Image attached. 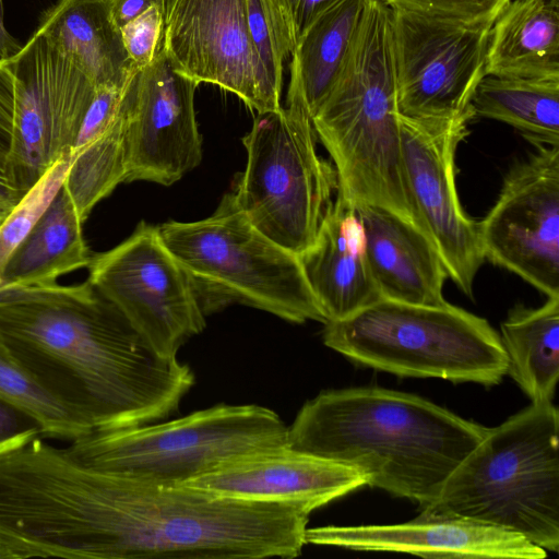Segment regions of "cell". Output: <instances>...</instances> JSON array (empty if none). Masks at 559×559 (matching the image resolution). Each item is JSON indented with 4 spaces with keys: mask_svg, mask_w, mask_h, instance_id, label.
<instances>
[{
    "mask_svg": "<svg viewBox=\"0 0 559 559\" xmlns=\"http://www.w3.org/2000/svg\"><path fill=\"white\" fill-rule=\"evenodd\" d=\"M310 513L103 472L39 439L0 463V540L31 557L295 558Z\"/></svg>",
    "mask_w": 559,
    "mask_h": 559,
    "instance_id": "6da1fadb",
    "label": "cell"
},
{
    "mask_svg": "<svg viewBox=\"0 0 559 559\" xmlns=\"http://www.w3.org/2000/svg\"><path fill=\"white\" fill-rule=\"evenodd\" d=\"M0 345L92 430L166 419L194 383L88 281L0 289Z\"/></svg>",
    "mask_w": 559,
    "mask_h": 559,
    "instance_id": "7a4b0ae2",
    "label": "cell"
},
{
    "mask_svg": "<svg viewBox=\"0 0 559 559\" xmlns=\"http://www.w3.org/2000/svg\"><path fill=\"white\" fill-rule=\"evenodd\" d=\"M488 430L414 394L350 388L306 402L288 427L287 445L352 466L370 487L425 508Z\"/></svg>",
    "mask_w": 559,
    "mask_h": 559,
    "instance_id": "3957f363",
    "label": "cell"
},
{
    "mask_svg": "<svg viewBox=\"0 0 559 559\" xmlns=\"http://www.w3.org/2000/svg\"><path fill=\"white\" fill-rule=\"evenodd\" d=\"M392 24L384 8L365 12L340 72L311 119L336 170L337 195L354 206L388 209L431 238L403 165Z\"/></svg>",
    "mask_w": 559,
    "mask_h": 559,
    "instance_id": "277c9868",
    "label": "cell"
},
{
    "mask_svg": "<svg viewBox=\"0 0 559 559\" xmlns=\"http://www.w3.org/2000/svg\"><path fill=\"white\" fill-rule=\"evenodd\" d=\"M558 448V408L551 401L532 403L489 428L425 508L514 532L557 552Z\"/></svg>",
    "mask_w": 559,
    "mask_h": 559,
    "instance_id": "5b68a950",
    "label": "cell"
},
{
    "mask_svg": "<svg viewBox=\"0 0 559 559\" xmlns=\"http://www.w3.org/2000/svg\"><path fill=\"white\" fill-rule=\"evenodd\" d=\"M324 344L352 361L400 377L500 383L508 358L500 335L478 316L447 304L388 299L324 323Z\"/></svg>",
    "mask_w": 559,
    "mask_h": 559,
    "instance_id": "8992f818",
    "label": "cell"
},
{
    "mask_svg": "<svg viewBox=\"0 0 559 559\" xmlns=\"http://www.w3.org/2000/svg\"><path fill=\"white\" fill-rule=\"evenodd\" d=\"M158 229L191 278L205 316L237 302L293 323H325L298 255L259 231L233 191L210 217L168 221Z\"/></svg>",
    "mask_w": 559,
    "mask_h": 559,
    "instance_id": "52a82bcc",
    "label": "cell"
},
{
    "mask_svg": "<svg viewBox=\"0 0 559 559\" xmlns=\"http://www.w3.org/2000/svg\"><path fill=\"white\" fill-rule=\"evenodd\" d=\"M317 141L300 91L289 81L285 106L258 114L242 138L247 163L233 190L249 222L296 255L313 243L338 188Z\"/></svg>",
    "mask_w": 559,
    "mask_h": 559,
    "instance_id": "ba28073f",
    "label": "cell"
},
{
    "mask_svg": "<svg viewBox=\"0 0 559 559\" xmlns=\"http://www.w3.org/2000/svg\"><path fill=\"white\" fill-rule=\"evenodd\" d=\"M287 435L269 408L219 404L174 420L92 430L68 449L103 472L180 486L246 453L287 445Z\"/></svg>",
    "mask_w": 559,
    "mask_h": 559,
    "instance_id": "9c48e42d",
    "label": "cell"
},
{
    "mask_svg": "<svg viewBox=\"0 0 559 559\" xmlns=\"http://www.w3.org/2000/svg\"><path fill=\"white\" fill-rule=\"evenodd\" d=\"M88 282L162 356L180 347L205 325L193 283L165 245L158 226L141 222L112 249L92 255Z\"/></svg>",
    "mask_w": 559,
    "mask_h": 559,
    "instance_id": "30bf717a",
    "label": "cell"
},
{
    "mask_svg": "<svg viewBox=\"0 0 559 559\" xmlns=\"http://www.w3.org/2000/svg\"><path fill=\"white\" fill-rule=\"evenodd\" d=\"M4 61L15 83L8 157L25 194L58 160L71 156L95 86L37 32Z\"/></svg>",
    "mask_w": 559,
    "mask_h": 559,
    "instance_id": "8fae6325",
    "label": "cell"
},
{
    "mask_svg": "<svg viewBox=\"0 0 559 559\" xmlns=\"http://www.w3.org/2000/svg\"><path fill=\"white\" fill-rule=\"evenodd\" d=\"M535 146L507 174L478 236L484 259L559 297V146Z\"/></svg>",
    "mask_w": 559,
    "mask_h": 559,
    "instance_id": "7c38bea8",
    "label": "cell"
},
{
    "mask_svg": "<svg viewBox=\"0 0 559 559\" xmlns=\"http://www.w3.org/2000/svg\"><path fill=\"white\" fill-rule=\"evenodd\" d=\"M491 27H472L393 11V59L399 115L449 118L472 108Z\"/></svg>",
    "mask_w": 559,
    "mask_h": 559,
    "instance_id": "4fadbf2b",
    "label": "cell"
},
{
    "mask_svg": "<svg viewBox=\"0 0 559 559\" xmlns=\"http://www.w3.org/2000/svg\"><path fill=\"white\" fill-rule=\"evenodd\" d=\"M407 183L417 210L456 286L473 297L485 261L477 222L464 212L456 191V150L468 135L473 108L449 118L413 119L399 115Z\"/></svg>",
    "mask_w": 559,
    "mask_h": 559,
    "instance_id": "5bb4252c",
    "label": "cell"
},
{
    "mask_svg": "<svg viewBox=\"0 0 559 559\" xmlns=\"http://www.w3.org/2000/svg\"><path fill=\"white\" fill-rule=\"evenodd\" d=\"M198 86L173 68L162 46L147 66L134 70L122 103L127 182L171 186L200 164Z\"/></svg>",
    "mask_w": 559,
    "mask_h": 559,
    "instance_id": "9a60e30c",
    "label": "cell"
},
{
    "mask_svg": "<svg viewBox=\"0 0 559 559\" xmlns=\"http://www.w3.org/2000/svg\"><path fill=\"white\" fill-rule=\"evenodd\" d=\"M160 46L180 74L235 94L258 114L270 111L250 39L247 0H173Z\"/></svg>",
    "mask_w": 559,
    "mask_h": 559,
    "instance_id": "2e32d148",
    "label": "cell"
},
{
    "mask_svg": "<svg viewBox=\"0 0 559 559\" xmlns=\"http://www.w3.org/2000/svg\"><path fill=\"white\" fill-rule=\"evenodd\" d=\"M305 543L360 551L406 552L433 558L543 559L546 550L497 526L423 508L393 525H326L306 528Z\"/></svg>",
    "mask_w": 559,
    "mask_h": 559,
    "instance_id": "e0dca14e",
    "label": "cell"
},
{
    "mask_svg": "<svg viewBox=\"0 0 559 559\" xmlns=\"http://www.w3.org/2000/svg\"><path fill=\"white\" fill-rule=\"evenodd\" d=\"M367 480L352 466L281 445L240 455L182 486L234 499L300 504L312 512Z\"/></svg>",
    "mask_w": 559,
    "mask_h": 559,
    "instance_id": "ac0fdd59",
    "label": "cell"
},
{
    "mask_svg": "<svg viewBox=\"0 0 559 559\" xmlns=\"http://www.w3.org/2000/svg\"><path fill=\"white\" fill-rule=\"evenodd\" d=\"M298 258L325 323L382 299L369 269L356 207L337 194L313 243Z\"/></svg>",
    "mask_w": 559,
    "mask_h": 559,
    "instance_id": "d6986e66",
    "label": "cell"
},
{
    "mask_svg": "<svg viewBox=\"0 0 559 559\" xmlns=\"http://www.w3.org/2000/svg\"><path fill=\"white\" fill-rule=\"evenodd\" d=\"M373 281L383 299L443 306L448 277L433 240L392 211L372 204L355 205Z\"/></svg>",
    "mask_w": 559,
    "mask_h": 559,
    "instance_id": "ffe728a7",
    "label": "cell"
},
{
    "mask_svg": "<svg viewBox=\"0 0 559 559\" xmlns=\"http://www.w3.org/2000/svg\"><path fill=\"white\" fill-rule=\"evenodd\" d=\"M36 32L95 87H122L138 69L124 49L111 0H58L43 13Z\"/></svg>",
    "mask_w": 559,
    "mask_h": 559,
    "instance_id": "44dd1931",
    "label": "cell"
},
{
    "mask_svg": "<svg viewBox=\"0 0 559 559\" xmlns=\"http://www.w3.org/2000/svg\"><path fill=\"white\" fill-rule=\"evenodd\" d=\"M485 73L559 78V0H510L491 25Z\"/></svg>",
    "mask_w": 559,
    "mask_h": 559,
    "instance_id": "7402d4cb",
    "label": "cell"
},
{
    "mask_svg": "<svg viewBox=\"0 0 559 559\" xmlns=\"http://www.w3.org/2000/svg\"><path fill=\"white\" fill-rule=\"evenodd\" d=\"M83 223L62 186L9 258L0 289L49 285L68 273L87 269L92 254L83 238Z\"/></svg>",
    "mask_w": 559,
    "mask_h": 559,
    "instance_id": "603a6c76",
    "label": "cell"
},
{
    "mask_svg": "<svg viewBox=\"0 0 559 559\" xmlns=\"http://www.w3.org/2000/svg\"><path fill=\"white\" fill-rule=\"evenodd\" d=\"M509 374L532 403L552 400L559 378V297L535 309L514 307L500 335Z\"/></svg>",
    "mask_w": 559,
    "mask_h": 559,
    "instance_id": "cb8c5ba5",
    "label": "cell"
},
{
    "mask_svg": "<svg viewBox=\"0 0 559 559\" xmlns=\"http://www.w3.org/2000/svg\"><path fill=\"white\" fill-rule=\"evenodd\" d=\"M368 0H337L301 34L290 53V79L312 117L345 60Z\"/></svg>",
    "mask_w": 559,
    "mask_h": 559,
    "instance_id": "d4e9b609",
    "label": "cell"
},
{
    "mask_svg": "<svg viewBox=\"0 0 559 559\" xmlns=\"http://www.w3.org/2000/svg\"><path fill=\"white\" fill-rule=\"evenodd\" d=\"M471 106L475 117L504 122L535 145L559 146V78L486 75Z\"/></svg>",
    "mask_w": 559,
    "mask_h": 559,
    "instance_id": "484cf974",
    "label": "cell"
},
{
    "mask_svg": "<svg viewBox=\"0 0 559 559\" xmlns=\"http://www.w3.org/2000/svg\"><path fill=\"white\" fill-rule=\"evenodd\" d=\"M126 179L127 150L121 105L115 122L72 157L62 186L84 222L93 207Z\"/></svg>",
    "mask_w": 559,
    "mask_h": 559,
    "instance_id": "4316f807",
    "label": "cell"
},
{
    "mask_svg": "<svg viewBox=\"0 0 559 559\" xmlns=\"http://www.w3.org/2000/svg\"><path fill=\"white\" fill-rule=\"evenodd\" d=\"M0 399L34 416L45 435L74 440L92 431L84 420L46 392L1 345Z\"/></svg>",
    "mask_w": 559,
    "mask_h": 559,
    "instance_id": "83f0119b",
    "label": "cell"
},
{
    "mask_svg": "<svg viewBox=\"0 0 559 559\" xmlns=\"http://www.w3.org/2000/svg\"><path fill=\"white\" fill-rule=\"evenodd\" d=\"M247 11L263 96L269 110H277L282 106L283 63L293 45L273 0H247Z\"/></svg>",
    "mask_w": 559,
    "mask_h": 559,
    "instance_id": "f1b7e54d",
    "label": "cell"
},
{
    "mask_svg": "<svg viewBox=\"0 0 559 559\" xmlns=\"http://www.w3.org/2000/svg\"><path fill=\"white\" fill-rule=\"evenodd\" d=\"M71 163V156H66L49 168L0 225V280L11 254L61 189Z\"/></svg>",
    "mask_w": 559,
    "mask_h": 559,
    "instance_id": "f546056e",
    "label": "cell"
},
{
    "mask_svg": "<svg viewBox=\"0 0 559 559\" xmlns=\"http://www.w3.org/2000/svg\"><path fill=\"white\" fill-rule=\"evenodd\" d=\"M393 11L466 25L491 27L510 0H383Z\"/></svg>",
    "mask_w": 559,
    "mask_h": 559,
    "instance_id": "4dcf8cb0",
    "label": "cell"
},
{
    "mask_svg": "<svg viewBox=\"0 0 559 559\" xmlns=\"http://www.w3.org/2000/svg\"><path fill=\"white\" fill-rule=\"evenodd\" d=\"M165 11L152 7L120 27L122 43L132 64L142 69L157 52L164 33Z\"/></svg>",
    "mask_w": 559,
    "mask_h": 559,
    "instance_id": "1f68e13d",
    "label": "cell"
},
{
    "mask_svg": "<svg viewBox=\"0 0 559 559\" xmlns=\"http://www.w3.org/2000/svg\"><path fill=\"white\" fill-rule=\"evenodd\" d=\"M127 85L128 83L122 87H95L93 99L71 150V159L115 122L121 110Z\"/></svg>",
    "mask_w": 559,
    "mask_h": 559,
    "instance_id": "d6a6232c",
    "label": "cell"
},
{
    "mask_svg": "<svg viewBox=\"0 0 559 559\" xmlns=\"http://www.w3.org/2000/svg\"><path fill=\"white\" fill-rule=\"evenodd\" d=\"M40 435L41 424L24 409L0 399V453L19 449Z\"/></svg>",
    "mask_w": 559,
    "mask_h": 559,
    "instance_id": "836d02e7",
    "label": "cell"
},
{
    "mask_svg": "<svg viewBox=\"0 0 559 559\" xmlns=\"http://www.w3.org/2000/svg\"><path fill=\"white\" fill-rule=\"evenodd\" d=\"M282 16L293 50L306 28L337 0H273Z\"/></svg>",
    "mask_w": 559,
    "mask_h": 559,
    "instance_id": "e575fe53",
    "label": "cell"
},
{
    "mask_svg": "<svg viewBox=\"0 0 559 559\" xmlns=\"http://www.w3.org/2000/svg\"><path fill=\"white\" fill-rule=\"evenodd\" d=\"M15 83L4 60H0V147L9 153L14 123Z\"/></svg>",
    "mask_w": 559,
    "mask_h": 559,
    "instance_id": "d590c367",
    "label": "cell"
},
{
    "mask_svg": "<svg viewBox=\"0 0 559 559\" xmlns=\"http://www.w3.org/2000/svg\"><path fill=\"white\" fill-rule=\"evenodd\" d=\"M24 195L12 175L8 152L0 147V225Z\"/></svg>",
    "mask_w": 559,
    "mask_h": 559,
    "instance_id": "8d00e7d4",
    "label": "cell"
},
{
    "mask_svg": "<svg viewBox=\"0 0 559 559\" xmlns=\"http://www.w3.org/2000/svg\"><path fill=\"white\" fill-rule=\"evenodd\" d=\"M155 5L166 12V0H111L112 16L119 27Z\"/></svg>",
    "mask_w": 559,
    "mask_h": 559,
    "instance_id": "74e56055",
    "label": "cell"
},
{
    "mask_svg": "<svg viewBox=\"0 0 559 559\" xmlns=\"http://www.w3.org/2000/svg\"><path fill=\"white\" fill-rule=\"evenodd\" d=\"M23 45L14 38L4 25L3 0H0V60H7L16 55Z\"/></svg>",
    "mask_w": 559,
    "mask_h": 559,
    "instance_id": "f35d334b",
    "label": "cell"
},
{
    "mask_svg": "<svg viewBox=\"0 0 559 559\" xmlns=\"http://www.w3.org/2000/svg\"><path fill=\"white\" fill-rule=\"evenodd\" d=\"M28 556L10 545L0 542V559H24Z\"/></svg>",
    "mask_w": 559,
    "mask_h": 559,
    "instance_id": "ab89813d",
    "label": "cell"
},
{
    "mask_svg": "<svg viewBox=\"0 0 559 559\" xmlns=\"http://www.w3.org/2000/svg\"><path fill=\"white\" fill-rule=\"evenodd\" d=\"M173 0H166V12L168 10V8L170 7ZM166 12H165V15H166Z\"/></svg>",
    "mask_w": 559,
    "mask_h": 559,
    "instance_id": "60d3db41",
    "label": "cell"
}]
</instances>
